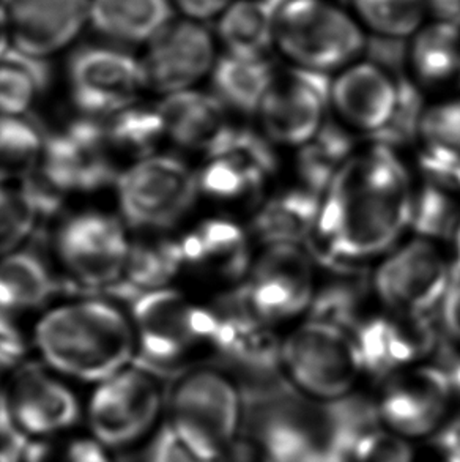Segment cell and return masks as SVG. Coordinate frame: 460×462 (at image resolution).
Listing matches in <instances>:
<instances>
[{
    "label": "cell",
    "instance_id": "40",
    "mask_svg": "<svg viewBox=\"0 0 460 462\" xmlns=\"http://www.w3.org/2000/svg\"><path fill=\"white\" fill-rule=\"evenodd\" d=\"M398 105L390 124L373 138V144L385 145L392 151L419 138L424 111L428 107L424 105L423 90L407 76L398 79Z\"/></svg>",
    "mask_w": 460,
    "mask_h": 462
},
{
    "label": "cell",
    "instance_id": "15",
    "mask_svg": "<svg viewBox=\"0 0 460 462\" xmlns=\"http://www.w3.org/2000/svg\"><path fill=\"white\" fill-rule=\"evenodd\" d=\"M69 82L76 106L90 117H111L133 106L147 76L143 62L118 48L82 46L69 63Z\"/></svg>",
    "mask_w": 460,
    "mask_h": 462
},
{
    "label": "cell",
    "instance_id": "46",
    "mask_svg": "<svg viewBox=\"0 0 460 462\" xmlns=\"http://www.w3.org/2000/svg\"><path fill=\"white\" fill-rule=\"evenodd\" d=\"M438 322L448 339L460 344V282L449 288L438 308Z\"/></svg>",
    "mask_w": 460,
    "mask_h": 462
},
{
    "label": "cell",
    "instance_id": "34",
    "mask_svg": "<svg viewBox=\"0 0 460 462\" xmlns=\"http://www.w3.org/2000/svg\"><path fill=\"white\" fill-rule=\"evenodd\" d=\"M48 136L25 116L0 114V185L24 179L43 155Z\"/></svg>",
    "mask_w": 460,
    "mask_h": 462
},
{
    "label": "cell",
    "instance_id": "27",
    "mask_svg": "<svg viewBox=\"0 0 460 462\" xmlns=\"http://www.w3.org/2000/svg\"><path fill=\"white\" fill-rule=\"evenodd\" d=\"M274 75L276 71L267 59H248L225 52L213 67V88L227 109L253 116L259 113Z\"/></svg>",
    "mask_w": 460,
    "mask_h": 462
},
{
    "label": "cell",
    "instance_id": "37",
    "mask_svg": "<svg viewBox=\"0 0 460 462\" xmlns=\"http://www.w3.org/2000/svg\"><path fill=\"white\" fill-rule=\"evenodd\" d=\"M361 23L380 37H413L426 18L424 0H354Z\"/></svg>",
    "mask_w": 460,
    "mask_h": 462
},
{
    "label": "cell",
    "instance_id": "51",
    "mask_svg": "<svg viewBox=\"0 0 460 462\" xmlns=\"http://www.w3.org/2000/svg\"><path fill=\"white\" fill-rule=\"evenodd\" d=\"M27 440H0V462H23Z\"/></svg>",
    "mask_w": 460,
    "mask_h": 462
},
{
    "label": "cell",
    "instance_id": "23",
    "mask_svg": "<svg viewBox=\"0 0 460 462\" xmlns=\"http://www.w3.org/2000/svg\"><path fill=\"white\" fill-rule=\"evenodd\" d=\"M183 265L221 282H240L251 269L248 236L235 221L204 219L180 238Z\"/></svg>",
    "mask_w": 460,
    "mask_h": 462
},
{
    "label": "cell",
    "instance_id": "18",
    "mask_svg": "<svg viewBox=\"0 0 460 462\" xmlns=\"http://www.w3.org/2000/svg\"><path fill=\"white\" fill-rule=\"evenodd\" d=\"M271 144L254 132L235 128L223 149L208 156L198 172L200 193L221 202L259 198L278 168Z\"/></svg>",
    "mask_w": 460,
    "mask_h": 462
},
{
    "label": "cell",
    "instance_id": "44",
    "mask_svg": "<svg viewBox=\"0 0 460 462\" xmlns=\"http://www.w3.org/2000/svg\"><path fill=\"white\" fill-rule=\"evenodd\" d=\"M27 343L8 312L0 311V377L12 375L25 363Z\"/></svg>",
    "mask_w": 460,
    "mask_h": 462
},
{
    "label": "cell",
    "instance_id": "31",
    "mask_svg": "<svg viewBox=\"0 0 460 462\" xmlns=\"http://www.w3.org/2000/svg\"><path fill=\"white\" fill-rule=\"evenodd\" d=\"M354 156V138L343 124L327 120L322 130L299 147L297 171L303 188L324 196L344 164Z\"/></svg>",
    "mask_w": 460,
    "mask_h": 462
},
{
    "label": "cell",
    "instance_id": "9",
    "mask_svg": "<svg viewBox=\"0 0 460 462\" xmlns=\"http://www.w3.org/2000/svg\"><path fill=\"white\" fill-rule=\"evenodd\" d=\"M314 261L301 245L267 246L229 297L263 324L290 320L311 308L317 291Z\"/></svg>",
    "mask_w": 460,
    "mask_h": 462
},
{
    "label": "cell",
    "instance_id": "26",
    "mask_svg": "<svg viewBox=\"0 0 460 462\" xmlns=\"http://www.w3.org/2000/svg\"><path fill=\"white\" fill-rule=\"evenodd\" d=\"M409 67L426 88H460V24L436 21L413 35Z\"/></svg>",
    "mask_w": 460,
    "mask_h": 462
},
{
    "label": "cell",
    "instance_id": "12",
    "mask_svg": "<svg viewBox=\"0 0 460 462\" xmlns=\"http://www.w3.org/2000/svg\"><path fill=\"white\" fill-rule=\"evenodd\" d=\"M455 282L451 259L436 242L417 237L382 261L373 276V291L388 311L432 314Z\"/></svg>",
    "mask_w": 460,
    "mask_h": 462
},
{
    "label": "cell",
    "instance_id": "53",
    "mask_svg": "<svg viewBox=\"0 0 460 462\" xmlns=\"http://www.w3.org/2000/svg\"><path fill=\"white\" fill-rule=\"evenodd\" d=\"M451 356H453L449 360H443L440 366L448 371L455 394L460 398V356H455V354H451Z\"/></svg>",
    "mask_w": 460,
    "mask_h": 462
},
{
    "label": "cell",
    "instance_id": "30",
    "mask_svg": "<svg viewBox=\"0 0 460 462\" xmlns=\"http://www.w3.org/2000/svg\"><path fill=\"white\" fill-rule=\"evenodd\" d=\"M218 35L229 54L267 59L274 46V14L263 0H235L219 18Z\"/></svg>",
    "mask_w": 460,
    "mask_h": 462
},
{
    "label": "cell",
    "instance_id": "35",
    "mask_svg": "<svg viewBox=\"0 0 460 462\" xmlns=\"http://www.w3.org/2000/svg\"><path fill=\"white\" fill-rule=\"evenodd\" d=\"M106 122L107 139L114 153L141 162L155 153L156 145L166 136L161 114L150 107H128L114 114Z\"/></svg>",
    "mask_w": 460,
    "mask_h": 462
},
{
    "label": "cell",
    "instance_id": "16",
    "mask_svg": "<svg viewBox=\"0 0 460 462\" xmlns=\"http://www.w3.org/2000/svg\"><path fill=\"white\" fill-rule=\"evenodd\" d=\"M330 94V75L299 67L276 73L257 113L265 138L290 147L308 144L327 124Z\"/></svg>",
    "mask_w": 460,
    "mask_h": 462
},
{
    "label": "cell",
    "instance_id": "33",
    "mask_svg": "<svg viewBox=\"0 0 460 462\" xmlns=\"http://www.w3.org/2000/svg\"><path fill=\"white\" fill-rule=\"evenodd\" d=\"M333 278L317 288L308 316L312 320L335 325L343 330L352 331L366 318L363 308L366 299V280L350 272H336Z\"/></svg>",
    "mask_w": 460,
    "mask_h": 462
},
{
    "label": "cell",
    "instance_id": "8",
    "mask_svg": "<svg viewBox=\"0 0 460 462\" xmlns=\"http://www.w3.org/2000/svg\"><path fill=\"white\" fill-rule=\"evenodd\" d=\"M117 199L124 221L143 231L177 225L196 202L198 172L174 155H150L120 172Z\"/></svg>",
    "mask_w": 460,
    "mask_h": 462
},
{
    "label": "cell",
    "instance_id": "41",
    "mask_svg": "<svg viewBox=\"0 0 460 462\" xmlns=\"http://www.w3.org/2000/svg\"><path fill=\"white\" fill-rule=\"evenodd\" d=\"M40 219L23 188L14 189L0 185V257L16 251L19 245L31 237Z\"/></svg>",
    "mask_w": 460,
    "mask_h": 462
},
{
    "label": "cell",
    "instance_id": "1",
    "mask_svg": "<svg viewBox=\"0 0 460 462\" xmlns=\"http://www.w3.org/2000/svg\"><path fill=\"white\" fill-rule=\"evenodd\" d=\"M410 175L396 151L373 144L354 155L320 199L312 256L335 272L386 254L410 229Z\"/></svg>",
    "mask_w": 460,
    "mask_h": 462
},
{
    "label": "cell",
    "instance_id": "13",
    "mask_svg": "<svg viewBox=\"0 0 460 462\" xmlns=\"http://www.w3.org/2000/svg\"><path fill=\"white\" fill-rule=\"evenodd\" d=\"M455 396L446 369L415 365L383 379L375 401L386 430L405 439H421L434 438L445 425Z\"/></svg>",
    "mask_w": 460,
    "mask_h": 462
},
{
    "label": "cell",
    "instance_id": "24",
    "mask_svg": "<svg viewBox=\"0 0 460 462\" xmlns=\"http://www.w3.org/2000/svg\"><path fill=\"white\" fill-rule=\"evenodd\" d=\"M320 199L303 187L276 194L259 207L253 219V234L267 246L303 244L312 237L317 225Z\"/></svg>",
    "mask_w": 460,
    "mask_h": 462
},
{
    "label": "cell",
    "instance_id": "2",
    "mask_svg": "<svg viewBox=\"0 0 460 462\" xmlns=\"http://www.w3.org/2000/svg\"><path fill=\"white\" fill-rule=\"evenodd\" d=\"M33 343L43 365L69 381L100 383L134 363V325L106 300L71 301L38 320Z\"/></svg>",
    "mask_w": 460,
    "mask_h": 462
},
{
    "label": "cell",
    "instance_id": "21",
    "mask_svg": "<svg viewBox=\"0 0 460 462\" xmlns=\"http://www.w3.org/2000/svg\"><path fill=\"white\" fill-rule=\"evenodd\" d=\"M398 79L373 63H352L331 81L330 105L348 130L379 134L398 105Z\"/></svg>",
    "mask_w": 460,
    "mask_h": 462
},
{
    "label": "cell",
    "instance_id": "25",
    "mask_svg": "<svg viewBox=\"0 0 460 462\" xmlns=\"http://www.w3.org/2000/svg\"><path fill=\"white\" fill-rule=\"evenodd\" d=\"M170 19L169 0H92L88 21L105 37L137 44L158 37Z\"/></svg>",
    "mask_w": 460,
    "mask_h": 462
},
{
    "label": "cell",
    "instance_id": "7",
    "mask_svg": "<svg viewBox=\"0 0 460 462\" xmlns=\"http://www.w3.org/2000/svg\"><path fill=\"white\" fill-rule=\"evenodd\" d=\"M166 411L156 374L130 365L95 385L84 406L87 434L107 450H124L152 438Z\"/></svg>",
    "mask_w": 460,
    "mask_h": 462
},
{
    "label": "cell",
    "instance_id": "22",
    "mask_svg": "<svg viewBox=\"0 0 460 462\" xmlns=\"http://www.w3.org/2000/svg\"><path fill=\"white\" fill-rule=\"evenodd\" d=\"M158 111L172 143L187 151L202 152L207 158L216 153L235 130L229 109L215 94L189 88L166 95Z\"/></svg>",
    "mask_w": 460,
    "mask_h": 462
},
{
    "label": "cell",
    "instance_id": "47",
    "mask_svg": "<svg viewBox=\"0 0 460 462\" xmlns=\"http://www.w3.org/2000/svg\"><path fill=\"white\" fill-rule=\"evenodd\" d=\"M434 444L443 462H460V413L445 421L434 436Z\"/></svg>",
    "mask_w": 460,
    "mask_h": 462
},
{
    "label": "cell",
    "instance_id": "52",
    "mask_svg": "<svg viewBox=\"0 0 460 462\" xmlns=\"http://www.w3.org/2000/svg\"><path fill=\"white\" fill-rule=\"evenodd\" d=\"M12 48V33H10V24H8V16H6L5 6L0 0V57L5 54L6 51Z\"/></svg>",
    "mask_w": 460,
    "mask_h": 462
},
{
    "label": "cell",
    "instance_id": "54",
    "mask_svg": "<svg viewBox=\"0 0 460 462\" xmlns=\"http://www.w3.org/2000/svg\"><path fill=\"white\" fill-rule=\"evenodd\" d=\"M453 257H451V265H453V272H455V282H460V221L457 229H455V236H453Z\"/></svg>",
    "mask_w": 460,
    "mask_h": 462
},
{
    "label": "cell",
    "instance_id": "39",
    "mask_svg": "<svg viewBox=\"0 0 460 462\" xmlns=\"http://www.w3.org/2000/svg\"><path fill=\"white\" fill-rule=\"evenodd\" d=\"M23 462H115L113 451L87 432H69L59 438L27 440Z\"/></svg>",
    "mask_w": 460,
    "mask_h": 462
},
{
    "label": "cell",
    "instance_id": "4",
    "mask_svg": "<svg viewBox=\"0 0 460 462\" xmlns=\"http://www.w3.org/2000/svg\"><path fill=\"white\" fill-rule=\"evenodd\" d=\"M136 330L134 365L153 374L187 371L204 347L216 350L218 312L196 307L174 289H158L131 301Z\"/></svg>",
    "mask_w": 460,
    "mask_h": 462
},
{
    "label": "cell",
    "instance_id": "10",
    "mask_svg": "<svg viewBox=\"0 0 460 462\" xmlns=\"http://www.w3.org/2000/svg\"><path fill=\"white\" fill-rule=\"evenodd\" d=\"M33 174L63 198L94 193L117 181V155L107 139L106 122L87 116L48 136Z\"/></svg>",
    "mask_w": 460,
    "mask_h": 462
},
{
    "label": "cell",
    "instance_id": "6",
    "mask_svg": "<svg viewBox=\"0 0 460 462\" xmlns=\"http://www.w3.org/2000/svg\"><path fill=\"white\" fill-rule=\"evenodd\" d=\"M281 363L299 393L331 402L354 393L364 373L350 331L308 319L281 343Z\"/></svg>",
    "mask_w": 460,
    "mask_h": 462
},
{
    "label": "cell",
    "instance_id": "38",
    "mask_svg": "<svg viewBox=\"0 0 460 462\" xmlns=\"http://www.w3.org/2000/svg\"><path fill=\"white\" fill-rule=\"evenodd\" d=\"M419 141L421 153L460 164V97L426 107Z\"/></svg>",
    "mask_w": 460,
    "mask_h": 462
},
{
    "label": "cell",
    "instance_id": "55",
    "mask_svg": "<svg viewBox=\"0 0 460 462\" xmlns=\"http://www.w3.org/2000/svg\"><path fill=\"white\" fill-rule=\"evenodd\" d=\"M265 4H267L268 8L273 12V14L282 10L284 6L289 5V4H292L295 0H263Z\"/></svg>",
    "mask_w": 460,
    "mask_h": 462
},
{
    "label": "cell",
    "instance_id": "42",
    "mask_svg": "<svg viewBox=\"0 0 460 462\" xmlns=\"http://www.w3.org/2000/svg\"><path fill=\"white\" fill-rule=\"evenodd\" d=\"M350 455L352 462H413L415 453L409 439L390 430H375L361 438Z\"/></svg>",
    "mask_w": 460,
    "mask_h": 462
},
{
    "label": "cell",
    "instance_id": "32",
    "mask_svg": "<svg viewBox=\"0 0 460 462\" xmlns=\"http://www.w3.org/2000/svg\"><path fill=\"white\" fill-rule=\"evenodd\" d=\"M51 82L46 59L10 48L0 57V114L25 116Z\"/></svg>",
    "mask_w": 460,
    "mask_h": 462
},
{
    "label": "cell",
    "instance_id": "29",
    "mask_svg": "<svg viewBox=\"0 0 460 462\" xmlns=\"http://www.w3.org/2000/svg\"><path fill=\"white\" fill-rule=\"evenodd\" d=\"M183 267L180 240L137 242L131 245L124 276L111 294L133 301L139 295L166 288Z\"/></svg>",
    "mask_w": 460,
    "mask_h": 462
},
{
    "label": "cell",
    "instance_id": "20",
    "mask_svg": "<svg viewBox=\"0 0 460 462\" xmlns=\"http://www.w3.org/2000/svg\"><path fill=\"white\" fill-rule=\"evenodd\" d=\"M12 46L29 56H52L75 40L90 19V0H2Z\"/></svg>",
    "mask_w": 460,
    "mask_h": 462
},
{
    "label": "cell",
    "instance_id": "48",
    "mask_svg": "<svg viewBox=\"0 0 460 462\" xmlns=\"http://www.w3.org/2000/svg\"><path fill=\"white\" fill-rule=\"evenodd\" d=\"M235 0H175L177 6L193 21L212 19L229 8Z\"/></svg>",
    "mask_w": 460,
    "mask_h": 462
},
{
    "label": "cell",
    "instance_id": "43",
    "mask_svg": "<svg viewBox=\"0 0 460 462\" xmlns=\"http://www.w3.org/2000/svg\"><path fill=\"white\" fill-rule=\"evenodd\" d=\"M364 54L367 56V62L377 65L394 79L407 76L405 69L410 56V43H407V40L373 35L366 42Z\"/></svg>",
    "mask_w": 460,
    "mask_h": 462
},
{
    "label": "cell",
    "instance_id": "14",
    "mask_svg": "<svg viewBox=\"0 0 460 462\" xmlns=\"http://www.w3.org/2000/svg\"><path fill=\"white\" fill-rule=\"evenodd\" d=\"M46 365L25 362L6 382L13 423L25 440L59 438L75 432L84 420L79 396Z\"/></svg>",
    "mask_w": 460,
    "mask_h": 462
},
{
    "label": "cell",
    "instance_id": "45",
    "mask_svg": "<svg viewBox=\"0 0 460 462\" xmlns=\"http://www.w3.org/2000/svg\"><path fill=\"white\" fill-rule=\"evenodd\" d=\"M145 462H212L198 457L166 423H162L150 438Z\"/></svg>",
    "mask_w": 460,
    "mask_h": 462
},
{
    "label": "cell",
    "instance_id": "3",
    "mask_svg": "<svg viewBox=\"0 0 460 462\" xmlns=\"http://www.w3.org/2000/svg\"><path fill=\"white\" fill-rule=\"evenodd\" d=\"M164 415V423L189 450L219 462L242 436V390L225 369L196 365L175 377Z\"/></svg>",
    "mask_w": 460,
    "mask_h": 462
},
{
    "label": "cell",
    "instance_id": "36",
    "mask_svg": "<svg viewBox=\"0 0 460 462\" xmlns=\"http://www.w3.org/2000/svg\"><path fill=\"white\" fill-rule=\"evenodd\" d=\"M460 221V206L455 193L428 181L413 196L410 229L417 237L430 242L448 240L455 236Z\"/></svg>",
    "mask_w": 460,
    "mask_h": 462
},
{
    "label": "cell",
    "instance_id": "49",
    "mask_svg": "<svg viewBox=\"0 0 460 462\" xmlns=\"http://www.w3.org/2000/svg\"><path fill=\"white\" fill-rule=\"evenodd\" d=\"M424 4L437 21L460 24V0H424Z\"/></svg>",
    "mask_w": 460,
    "mask_h": 462
},
{
    "label": "cell",
    "instance_id": "11",
    "mask_svg": "<svg viewBox=\"0 0 460 462\" xmlns=\"http://www.w3.org/2000/svg\"><path fill=\"white\" fill-rule=\"evenodd\" d=\"M131 242L118 218L98 210L75 213L56 236V251L69 280L87 291L111 292L124 276Z\"/></svg>",
    "mask_w": 460,
    "mask_h": 462
},
{
    "label": "cell",
    "instance_id": "17",
    "mask_svg": "<svg viewBox=\"0 0 460 462\" xmlns=\"http://www.w3.org/2000/svg\"><path fill=\"white\" fill-rule=\"evenodd\" d=\"M352 335L363 369L382 379L415 366L443 344L432 314L366 316Z\"/></svg>",
    "mask_w": 460,
    "mask_h": 462
},
{
    "label": "cell",
    "instance_id": "5",
    "mask_svg": "<svg viewBox=\"0 0 460 462\" xmlns=\"http://www.w3.org/2000/svg\"><path fill=\"white\" fill-rule=\"evenodd\" d=\"M366 42L361 25L327 0H295L274 14V44L293 67L330 75L352 65Z\"/></svg>",
    "mask_w": 460,
    "mask_h": 462
},
{
    "label": "cell",
    "instance_id": "28",
    "mask_svg": "<svg viewBox=\"0 0 460 462\" xmlns=\"http://www.w3.org/2000/svg\"><path fill=\"white\" fill-rule=\"evenodd\" d=\"M57 292L56 276L33 251H13L0 257V311H29Z\"/></svg>",
    "mask_w": 460,
    "mask_h": 462
},
{
    "label": "cell",
    "instance_id": "19",
    "mask_svg": "<svg viewBox=\"0 0 460 462\" xmlns=\"http://www.w3.org/2000/svg\"><path fill=\"white\" fill-rule=\"evenodd\" d=\"M216 60L215 42L204 25L194 21L169 24L150 42L143 60L147 88L166 95L189 90L213 71Z\"/></svg>",
    "mask_w": 460,
    "mask_h": 462
},
{
    "label": "cell",
    "instance_id": "50",
    "mask_svg": "<svg viewBox=\"0 0 460 462\" xmlns=\"http://www.w3.org/2000/svg\"><path fill=\"white\" fill-rule=\"evenodd\" d=\"M0 440H25L13 423L5 385L0 383Z\"/></svg>",
    "mask_w": 460,
    "mask_h": 462
}]
</instances>
